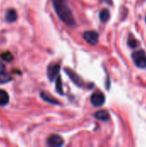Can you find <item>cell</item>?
Wrapping results in <instances>:
<instances>
[{
	"mask_svg": "<svg viewBox=\"0 0 146 147\" xmlns=\"http://www.w3.org/2000/svg\"><path fill=\"white\" fill-rule=\"evenodd\" d=\"M1 58H2V59H3L6 62H9V61H11L13 59L12 54L10 53H9V52H5V53H2L1 54Z\"/></svg>",
	"mask_w": 146,
	"mask_h": 147,
	"instance_id": "16",
	"label": "cell"
},
{
	"mask_svg": "<svg viewBox=\"0 0 146 147\" xmlns=\"http://www.w3.org/2000/svg\"><path fill=\"white\" fill-rule=\"evenodd\" d=\"M145 21H146V17H145Z\"/></svg>",
	"mask_w": 146,
	"mask_h": 147,
	"instance_id": "18",
	"label": "cell"
},
{
	"mask_svg": "<svg viewBox=\"0 0 146 147\" xmlns=\"http://www.w3.org/2000/svg\"><path fill=\"white\" fill-rule=\"evenodd\" d=\"M52 4L56 14L63 22L71 28L76 26L73 13L69 7L67 0H52Z\"/></svg>",
	"mask_w": 146,
	"mask_h": 147,
	"instance_id": "1",
	"label": "cell"
},
{
	"mask_svg": "<svg viewBox=\"0 0 146 147\" xmlns=\"http://www.w3.org/2000/svg\"><path fill=\"white\" fill-rule=\"evenodd\" d=\"M5 17H6V20L8 22H14V21H15V19L17 17L15 10H14V9L8 10L7 13H6V16Z\"/></svg>",
	"mask_w": 146,
	"mask_h": 147,
	"instance_id": "12",
	"label": "cell"
},
{
	"mask_svg": "<svg viewBox=\"0 0 146 147\" xmlns=\"http://www.w3.org/2000/svg\"><path fill=\"white\" fill-rule=\"evenodd\" d=\"M83 39L90 45H96L99 40V34L96 31L89 30L83 33Z\"/></svg>",
	"mask_w": 146,
	"mask_h": 147,
	"instance_id": "4",
	"label": "cell"
},
{
	"mask_svg": "<svg viewBox=\"0 0 146 147\" xmlns=\"http://www.w3.org/2000/svg\"><path fill=\"white\" fill-rule=\"evenodd\" d=\"M47 145L53 147L62 146L64 145V140L58 134H52L47 139Z\"/></svg>",
	"mask_w": 146,
	"mask_h": 147,
	"instance_id": "6",
	"label": "cell"
},
{
	"mask_svg": "<svg viewBox=\"0 0 146 147\" xmlns=\"http://www.w3.org/2000/svg\"><path fill=\"white\" fill-rule=\"evenodd\" d=\"M56 90L60 95L64 94V92H63V86H62V81H61V78H60L59 76L56 78Z\"/></svg>",
	"mask_w": 146,
	"mask_h": 147,
	"instance_id": "15",
	"label": "cell"
},
{
	"mask_svg": "<svg viewBox=\"0 0 146 147\" xmlns=\"http://www.w3.org/2000/svg\"><path fill=\"white\" fill-rule=\"evenodd\" d=\"M60 71V65L57 64L50 65L47 68V77L50 81H53L56 78L59 77V73Z\"/></svg>",
	"mask_w": 146,
	"mask_h": 147,
	"instance_id": "5",
	"label": "cell"
},
{
	"mask_svg": "<svg viewBox=\"0 0 146 147\" xmlns=\"http://www.w3.org/2000/svg\"><path fill=\"white\" fill-rule=\"evenodd\" d=\"M90 102L94 107H102L105 103V96L102 92H95L90 96Z\"/></svg>",
	"mask_w": 146,
	"mask_h": 147,
	"instance_id": "3",
	"label": "cell"
},
{
	"mask_svg": "<svg viewBox=\"0 0 146 147\" xmlns=\"http://www.w3.org/2000/svg\"><path fill=\"white\" fill-rule=\"evenodd\" d=\"M40 96H41V97H42V99H43L44 101H46V102H49V103H51V104H59V102H58V101H56L54 98L49 96L48 95H46V94H45V93H41Z\"/></svg>",
	"mask_w": 146,
	"mask_h": 147,
	"instance_id": "13",
	"label": "cell"
},
{
	"mask_svg": "<svg viewBox=\"0 0 146 147\" xmlns=\"http://www.w3.org/2000/svg\"><path fill=\"white\" fill-rule=\"evenodd\" d=\"M99 17H100L101 22H108V21L109 20V18H110V12H109V10L107 9H102V10L100 12Z\"/></svg>",
	"mask_w": 146,
	"mask_h": 147,
	"instance_id": "11",
	"label": "cell"
},
{
	"mask_svg": "<svg viewBox=\"0 0 146 147\" xmlns=\"http://www.w3.org/2000/svg\"><path fill=\"white\" fill-rule=\"evenodd\" d=\"M94 116L101 121H108L110 119V115L106 110H99L95 113Z\"/></svg>",
	"mask_w": 146,
	"mask_h": 147,
	"instance_id": "8",
	"label": "cell"
},
{
	"mask_svg": "<svg viewBox=\"0 0 146 147\" xmlns=\"http://www.w3.org/2000/svg\"><path fill=\"white\" fill-rule=\"evenodd\" d=\"M9 100V95L5 90H0V106H5Z\"/></svg>",
	"mask_w": 146,
	"mask_h": 147,
	"instance_id": "10",
	"label": "cell"
},
{
	"mask_svg": "<svg viewBox=\"0 0 146 147\" xmlns=\"http://www.w3.org/2000/svg\"><path fill=\"white\" fill-rule=\"evenodd\" d=\"M132 58L135 63V65L139 68H145L146 67V53L145 51L139 50L133 52L132 54Z\"/></svg>",
	"mask_w": 146,
	"mask_h": 147,
	"instance_id": "2",
	"label": "cell"
},
{
	"mask_svg": "<svg viewBox=\"0 0 146 147\" xmlns=\"http://www.w3.org/2000/svg\"><path fill=\"white\" fill-rule=\"evenodd\" d=\"M65 72H66V74L69 76V78H71V80L76 84V85H77V86H79V87H82V86H83V81L82 80V78L77 74V73H75L72 70H71V69H69V68H65Z\"/></svg>",
	"mask_w": 146,
	"mask_h": 147,
	"instance_id": "7",
	"label": "cell"
},
{
	"mask_svg": "<svg viewBox=\"0 0 146 147\" xmlns=\"http://www.w3.org/2000/svg\"><path fill=\"white\" fill-rule=\"evenodd\" d=\"M102 1H104L106 3H108V5H112L113 4V1L112 0H102Z\"/></svg>",
	"mask_w": 146,
	"mask_h": 147,
	"instance_id": "17",
	"label": "cell"
},
{
	"mask_svg": "<svg viewBox=\"0 0 146 147\" xmlns=\"http://www.w3.org/2000/svg\"><path fill=\"white\" fill-rule=\"evenodd\" d=\"M9 80H10V78L6 71L5 66L0 62V84L6 83Z\"/></svg>",
	"mask_w": 146,
	"mask_h": 147,
	"instance_id": "9",
	"label": "cell"
},
{
	"mask_svg": "<svg viewBox=\"0 0 146 147\" xmlns=\"http://www.w3.org/2000/svg\"><path fill=\"white\" fill-rule=\"evenodd\" d=\"M127 43H128V46L132 48H136L138 47V44H139L138 40L133 37V35H131V34L129 35Z\"/></svg>",
	"mask_w": 146,
	"mask_h": 147,
	"instance_id": "14",
	"label": "cell"
}]
</instances>
